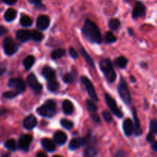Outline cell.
<instances>
[{
  "label": "cell",
  "instance_id": "6da1fadb",
  "mask_svg": "<svg viewBox=\"0 0 157 157\" xmlns=\"http://www.w3.org/2000/svg\"><path fill=\"white\" fill-rule=\"evenodd\" d=\"M83 32L89 41L95 43H101L102 41V35L99 30V28L97 26L94 22L90 20H85L83 26Z\"/></svg>",
  "mask_w": 157,
  "mask_h": 157
},
{
  "label": "cell",
  "instance_id": "7a4b0ae2",
  "mask_svg": "<svg viewBox=\"0 0 157 157\" xmlns=\"http://www.w3.org/2000/svg\"><path fill=\"white\" fill-rule=\"evenodd\" d=\"M100 67L107 81L110 83H113L116 79V72H115L113 65L110 59L106 58V59L101 60V63H100Z\"/></svg>",
  "mask_w": 157,
  "mask_h": 157
},
{
  "label": "cell",
  "instance_id": "3957f363",
  "mask_svg": "<svg viewBox=\"0 0 157 157\" xmlns=\"http://www.w3.org/2000/svg\"><path fill=\"white\" fill-rule=\"evenodd\" d=\"M37 112L41 116L50 118L56 112V104L53 100H48L37 109Z\"/></svg>",
  "mask_w": 157,
  "mask_h": 157
},
{
  "label": "cell",
  "instance_id": "277c9868",
  "mask_svg": "<svg viewBox=\"0 0 157 157\" xmlns=\"http://www.w3.org/2000/svg\"><path fill=\"white\" fill-rule=\"evenodd\" d=\"M118 92H119L121 98L122 99V100L126 104L130 105L131 103L132 99L130 92L129 91L128 87H127V83H126V82L124 81L123 78H121L119 85H118Z\"/></svg>",
  "mask_w": 157,
  "mask_h": 157
},
{
  "label": "cell",
  "instance_id": "5b68a950",
  "mask_svg": "<svg viewBox=\"0 0 157 157\" xmlns=\"http://www.w3.org/2000/svg\"><path fill=\"white\" fill-rule=\"evenodd\" d=\"M86 149L84 152L85 157H94L97 153L96 148H95V139L91 135H88L85 138Z\"/></svg>",
  "mask_w": 157,
  "mask_h": 157
},
{
  "label": "cell",
  "instance_id": "8992f818",
  "mask_svg": "<svg viewBox=\"0 0 157 157\" xmlns=\"http://www.w3.org/2000/svg\"><path fill=\"white\" fill-rule=\"evenodd\" d=\"M146 14H147V9H146L145 5L140 1L136 2L133 12H132L133 18L137 19L139 18H143L146 16Z\"/></svg>",
  "mask_w": 157,
  "mask_h": 157
},
{
  "label": "cell",
  "instance_id": "52a82bcc",
  "mask_svg": "<svg viewBox=\"0 0 157 157\" xmlns=\"http://www.w3.org/2000/svg\"><path fill=\"white\" fill-rule=\"evenodd\" d=\"M81 82H82L83 85H84V86L85 87L86 90H87V93H88L89 96L90 97V99H91L92 100L97 101V100H98V95H97L94 87L91 82H90V80L85 76L81 77Z\"/></svg>",
  "mask_w": 157,
  "mask_h": 157
},
{
  "label": "cell",
  "instance_id": "ba28073f",
  "mask_svg": "<svg viewBox=\"0 0 157 157\" xmlns=\"http://www.w3.org/2000/svg\"><path fill=\"white\" fill-rule=\"evenodd\" d=\"M9 86L14 89L18 94L23 92L25 89V83L21 78H14L9 80Z\"/></svg>",
  "mask_w": 157,
  "mask_h": 157
},
{
  "label": "cell",
  "instance_id": "9c48e42d",
  "mask_svg": "<svg viewBox=\"0 0 157 157\" xmlns=\"http://www.w3.org/2000/svg\"><path fill=\"white\" fill-rule=\"evenodd\" d=\"M4 52L6 55H12L15 54L18 50V46L11 38H6L3 42Z\"/></svg>",
  "mask_w": 157,
  "mask_h": 157
},
{
  "label": "cell",
  "instance_id": "30bf717a",
  "mask_svg": "<svg viewBox=\"0 0 157 157\" xmlns=\"http://www.w3.org/2000/svg\"><path fill=\"white\" fill-rule=\"evenodd\" d=\"M105 100L107 106H108L109 108L111 109L112 112H113L117 116L119 117V118H121V117L123 116V113L120 110L119 108H118L116 101H115L110 95H108V94H106L105 95Z\"/></svg>",
  "mask_w": 157,
  "mask_h": 157
},
{
  "label": "cell",
  "instance_id": "8fae6325",
  "mask_svg": "<svg viewBox=\"0 0 157 157\" xmlns=\"http://www.w3.org/2000/svg\"><path fill=\"white\" fill-rule=\"evenodd\" d=\"M149 130L148 134L147 135V142L150 143H153L155 141V136L157 134V119H153L150 122L149 125Z\"/></svg>",
  "mask_w": 157,
  "mask_h": 157
},
{
  "label": "cell",
  "instance_id": "7c38bea8",
  "mask_svg": "<svg viewBox=\"0 0 157 157\" xmlns=\"http://www.w3.org/2000/svg\"><path fill=\"white\" fill-rule=\"evenodd\" d=\"M27 83L36 93H40L42 89V86L38 83V79L34 74H30L27 77Z\"/></svg>",
  "mask_w": 157,
  "mask_h": 157
},
{
  "label": "cell",
  "instance_id": "4fadbf2b",
  "mask_svg": "<svg viewBox=\"0 0 157 157\" xmlns=\"http://www.w3.org/2000/svg\"><path fill=\"white\" fill-rule=\"evenodd\" d=\"M32 141V136L31 135H23L20 137L18 140V146L21 149L24 151H27L30 146L31 143Z\"/></svg>",
  "mask_w": 157,
  "mask_h": 157
},
{
  "label": "cell",
  "instance_id": "5bb4252c",
  "mask_svg": "<svg viewBox=\"0 0 157 157\" xmlns=\"http://www.w3.org/2000/svg\"><path fill=\"white\" fill-rule=\"evenodd\" d=\"M37 27L41 30H45L50 25V18L48 15H41L37 18Z\"/></svg>",
  "mask_w": 157,
  "mask_h": 157
},
{
  "label": "cell",
  "instance_id": "9a60e30c",
  "mask_svg": "<svg viewBox=\"0 0 157 157\" xmlns=\"http://www.w3.org/2000/svg\"><path fill=\"white\" fill-rule=\"evenodd\" d=\"M133 132L136 135H140L142 134L143 131L142 129H141V124L140 122V119L138 118L137 116V113H136V110L135 108L133 109Z\"/></svg>",
  "mask_w": 157,
  "mask_h": 157
},
{
  "label": "cell",
  "instance_id": "2e32d148",
  "mask_svg": "<svg viewBox=\"0 0 157 157\" xmlns=\"http://www.w3.org/2000/svg\"><path fill=\"white\" fill-rule=\"evenodd\" d=\"M37 125V119L34 115H30L23 120V126L27 129H32Z\"/></svg>",
  "mask_w": 157,
  "mask_h": 157
},
{
  "label": "cell",
  "instance_id": "e0dca14e",
  "mask_svg": "<svg viewBox=\"0 0 157 157\" xmlns=\"http://www.w3.org/2000/svg\"><path fill=\"white\" fill-rule=\"evenodd\" d=\"M123 128H124V133L127 136H130L133 133V123L130 119H127L124 120V124H123Z\"/></svg>",
  "mask_w": 157,
  "mask_h": 157
},
{
  "label": "cell",
  "instance_id": "ac0fdd59",
  "mask_svg": "<svg viewBox=\"0 0 157 157\" xmlns=\"http://www.w3.org/2000/svg\"><path fill=\"white\" fill-rule=\"evenodd\" d=\"M84 143H85V138H81V137L74 138L71 140L70 143H69V149L75 150V149H77L84 146Z\"/></svg>",
  "mask_w": 157,
  "mask_h": 157
},
{
  "label": "cell",
  "instance_id": "d6986e66",
  "mask_svg": "<svg viewBox=\"0 0 157 157\" xmlns=\"http://www.w3.org/2000/svg\"><path fill=\"white\" fill-rule=\"evenodd\" d=\"M32 36V32L29 30H25V29H21V30L17 31L16 37L21 42H27L29 40Z\"/></svg>",
  "mask_w": 157,
  "mask_h": 157
},
{
  "label": "cell",
  "instance_id": "ffe728a7",
  "mask_svg": "<svg viewBox=\"0 0 157 157\" xmlns=\"http://www.w3.org/2000/svg\"><path fill=\"white\" fill-rule=\"evenodd\" d=\"M54 141L58 145H63L67 141V135L64 132L58 131L54 135Z\"/></svg>",
  "mask_w": 157,
  "mask_h": 157
},
{
  "label": "cell",
  "instance_id": "44dd1931",
  "mask_svg": "<svg viewBox=\"0 0 157 157\" xmlns=\"http://www.w3.org/2000/svg\"><path fill=\"white\" fill-rule=\"evenodd\" d=\"M43 76L48 81V80L55 78V71L52 68L49 67V66H44L41 71Z\"/></svg>",
  "mask_w": 157,
  "mask_h": 157
},
{
  "label": "cell",
  "instance_id": "7402d4cb",
  "mask_svg": "<svg viewBox=\"0 0 157 157\" xmlns=\"http://www.w3.org/2000/svg\"><path fill=\"white\" fill-rule=\"evenodd\" d=\"M41 145H42L43 148L48 152H53L55 150V143L49 139H43L41 140Z\"/></svg>",
  "mask_w": 157,
  "mask_h": 157
},
{
  "label": "cell",
  "instance_id": "603a6c76",
  "mask_svg": "<svg viewBox=\"0 0 157 157\" xmlns=\"http://www.w3.org/2000/svg\"><path fill=\"white\" fill-rule=\"evenodd\" d=\"M63 111L66 115H71L74 112V105L70 100H64L63 102Z\"/></svg>",
  "mask_w": 157,
  "mask_h": 157
},
{
  "label": "cell",
  "instance_id": "cb8c5ba5",
  "mask_svg": "<svg viewBox=\"0 0 157 157\" xmlns=\"http://www.w3.org/2000/svg\"><path fill=\"white\" fill-rule=\"evenodd\" d=\"M17 15V12L13 9H9L6 11L4 15L5 19L7 22H12L15 18Z\"/></svg>",
  "mask_w": 157,
  "mask_h": 157
},
{
  "label": "cell",
  "instance_id": "d4e9b609",
  "mask_svg": "<svg viewBox=\"0 0 157 157\" xmlns=\"http://www.w3.org/2000/svg\"><path fill=\"white\" fill-rule=\"evenodd\" d=\"M47 88L51 92H55L59 88V83H58V81L55 78H52V79L48 81Z\"/></svg>",
  "mask_w": 157,
  "mask_h": 157
},
{
  "label": "cell",
  "instance_id": "484cf974",
  "mask_svg": "<svg viewBox=\"0 0 157 157\" xmlns=\"http://www.w3.org/2000/svg\"><path fill=\"white\" fill-rule=\"evenodd\" d=\"M35 57L33 55H29V56L26 57L24 61H23V65L25 67V69H28V70L30 69L34 65V63H35Z\"/></svg>",
  "mask_w": 157,
  "mask_h": 157
},
{
  "label": "cell",
  "instance_id": "4316f807",
  "mask_svg": "<svg viewBox=\"0 0 157 157\" xmlns=\"http://www.w3.org/2000/svg\"><path fill=\"white\" fill-rule=\"evenodd\" d=\"M81 55H82V56L84 57V60L87 62V64H88L90 67L94 68V63L93 60H92V58H90V55H88V53H87V52H86L84 49H81Z\"/></svg>",
  "mask_w": 157,
  "mask_h": 157
},
{
  "label": "cell",
  "instance_id": "83f0119b",
  "mask_svg": "<svg viewBox=\"0 0 157 157\" xmlns=\"http://www.w3.org/2000/svg\"><path fill=\"white\" fill-rule=\"evenodd\" d=\"M20 23L24 27H29V26H31L32 25V20L29 16L24 15L21 17Z\"/></svg>",
  "mask_w": 157,
  "mask_h": 157
},
{
  "label": "cell",
  "instance_id": "f1b7e54d",
  "mask_svg": "<svg viewBox=\"0 0 157 157\" xmlns=\"http://www.w3.org/2000/svg\"><path fill=\"white\" fill-rule=\"evenodd\" d=\"M65 55V51L63 49H58L53 51L52 53V58L53 59H58Z\"/></svg>",
  "mask_w": 157,
  "mask_h": 157
},
{
  "label": "cell",
  "instance_id": "f546056e",
  "mask_svg": "<svg viewBox=\"0 0 157 157\" xmlns=\"http://www.w3.org/2000/svg\"><path fill=\"white\" fill-rule=\"evenodd\" d=\"M127 62H128V61H127V58L124 56L118 57V58L115 60V63H116L117 66L119 68H121V69L125 68L126 66H127Z\"/></svg>",
  "mask_w": 157,
  "mask_h": 157
},
{
  "label": "cell",
  "instance_id": "4dcf8cb0",
  "mask_svg": "<svg viewBox=\"0 0 157 157\" xmlns=\"http://www.w3.org/2000/svg\"><path fill=\"white\" fill-rule=\"evenodd\" d=\"M109 27L110 28L113 30H117V29H119V27L121 26V22L117 18H111V19L109 21Z\"/></svg>",
  "mask_w": 157,
  "mask_h": 157
},
{
  "label": "cell",
  "instance_id": "1f68e13d",
  "mask_svg": "<svg viewBox=\"0 0 157 157\" xmlns=\"http://www.w3.org/2000/svg\"><path fill=\"white\" fill-rule=\"evenodd\" d=\"M44 38V35L39 31H33L32 32V36H31V38L34 40L35 42H40Z\"/></svg>",
  "mask_w": 157,
  "mask_h": 157
},
{
  "label": "cell",
  "instance_id": "d6a6232c",
  "mask_svg": "<svg viewBox=\"0 0 157 157\" xmlns=\"http://www.w3.org/2000/svg\"><path fill=\"white\" fill-rule=\"evenodd\" d=\"M5 146L8 149L12 151H15L16 149V143H15V139H8L7 141L5 143Z\"/></svg>",
  "mask_w": 157,
  "mask_h": 157
},
{
  "label": "cell",
  "instance_id": "836d02e7",
  "mask_svg": "<svg viewBox=\"0 0 157 157\" xmlns=\"http://www.w3.org/2000/svg\"><path fill=\"white\" fill-rule=\"evenodd\" d=\"M105 40L108 43H113L117 41V37L111 32H107L105 35Z\"/></svg>",
  "mask_w": 157,
  "mask_h": 157
},
{
  "label": "cell",
  "instance_id": "e575fe53",
  "mask_svg": "<svg viewBox=\"0 0 157 157\" xmlns=\"http://www.w3.org/2000/svg\"><path fill=\"white\" fill-rule=\"evenodd\" d=\"M87 109H88V110L90 112H94L98 109V106H97V105L92 100H87Z\"/></svg>",
  "mask_w": 157,
  "mask_h": 157
},
{
  "label": "cell",
  "instance_id": "d590c367",
  "mask_svg": "<svg viewBox=\"0 0 157 157\" xmlns=\"http://www.w3.org/2000/svg\"><path fill=\"white\" fill-rule=\"evenodd\" d=\"M61 125L63 126V127L67 129H70L71 128L73 127L74 126L73 123H72L71 121L67 119H63L61 120Z\"/></svg>",
  "mask_w": 157,
  "mask_h": 157
},
{
  "label": "cell",
  "instance_id": "8d00e7d4",
  "mask_svg": "<svg viewBox=\"0 0 157 157\" xmlns=\"http://www.w3.org/2000/svg\"><path fill=\"white\" fill-rule=\"evenodd\" d=\"M18 95V93L16 91H9V92H6L5 93H3V97H5L6 99H13Z\"/></svg>",
  "mask_w": 157,
  "mask_h": 157
},
{
  "label": "cell",
  "instance_id": "74e56055",
  "mask_svg": "<svg viewBox=\"0 0 157 157\" xmlns=\"http://www.w3.org/2000/svg\"><path fill=\"white\" fill-rule=\"evenodd\" d=\"M63 80L64 83H71L74 80V77L71 73H67L63 76Z\"/></svg>",
  "mask_w": 157,
  "mask_h": 157
},
{
  "label": "cell",
  "instance_id": "f35d334b",
  "mask_svg": "<svg viewBox=\"0 0 157 157\" xmlns=\"http://www.w3.org/2000/svg\"><path fill=\"white\" fill-rule=\"evenodd\" d=\"M102 115H103V117L104 118V119H105L107 122H108V123L111 122L112 119H113L111 114H110L109 112H107V111H104Z\"/></svg>",
  "mask_w": 157,
  "mask_h": 157
},
{
  "label": "cell",
  "instance_id": "ab89813d",
  "mask_svg": "<svg viewBox=\"0 0 157 157\" xmlns=\"http://www.w3.org/2000/svg\"><path fill=\"white\" fill-rule=\"evenodd\" d=\"M69 52H70V55L72 58H77L78 57V52H77L76 51H75V49H73V48H70V49H69Z\"/></svg>",
  "mask_w": 157,
  "mask_h": 157
},
{
  "label": "cell",
  "instance_id": "60d3db41",
  "mask_svg": "<svg viewBox=\"0 0 157 157\" xmlns=\"http://www.w3.org/2000/svg\"><path fill=\"white\" fill-rule=\"evenodd\" d=\"M8 30L6 27H4V26H0V36L5 35V34H6Z\"/></svg>",
  "mask_w": 157,
  "mask_h": 157
},
{
  "label": "cell",
  "instance_id": "b9f144b4",
  "mask_svg": "<svg viewBox=\"0 0 157 157\" xmlns=\"http://www.w3.org/2000/svg\"><path fill=\"white\" fill-rule=\"evenodd\" d=\"M3 2L7 5H13L17 2V0H2Z\"/></svg>",
  "mask_w": 157,
  "mask_h": 157
},
{
  "label": "cell",
  "instance_id": "7bdbcfd3",
  "mask_svg": "<svg viewBox=\"0 0 157 157\" xmlns=\"http://www.w3.org/2000/svg\"><path fill=\"white\" fill-rule=\"evenodd\" d=\"M32 4L35 5V6H38V5H41V0H29Z\"/></svg>",
  "mask_w": 157,
  "mask_h": 157
},
{
  "label": "cell",
  "instance_id": "ee69618b",
  "mask_svg": "<svg viewBox=\"0 0 157 157\" xmlns=\"http://www.w3.org/2000/svg\"><path fill=\"white\" fill-rule=\"evenodd\" d=\"M152 149L155 152H157V140L156 141H154L153 143H152Z\"/></svg>",
  "mask_w": 157,
  "mask_h": 157
},
{
  "label": "cell",
  "instance_id": "f6af8a7d",
  "mask_svg": "<svg viewBox=\"0 0 157 157\" xmlns=\"http://www.w3.org/2000/svg\"><path fill=\"white\" fill-rule=\"evenodd\" d=\"M115 156L116 157H124L125 156V154H124V152H123V151H119V152H117V154L115 155Z\"/></svg>",
  "mask_w": 157,
  "mask_h": 157
},
{
  "label": "cell",
  "instance_id": "bcb514c9",
  "mask_svg": "<svg viewBox=\"0 0 157 157\" xmlns=\"http://www.w3.org/2000/svg\"><path fill=\"white\" fill-rule=\"evenodd\" d=\"M36 157H48V155L47 154L44 153V152H38V153H37Z\"/></svg>",
  "mask_w": 157,
  "mask_h": 157
},
{
  "label": "cell",
  "instance_id": "7dc6e473",
  "mask_svg": "<svg viewBox=\"0 0 157 157\" xmlns=\"http://www.w3.org/2000/svg\"><path fill=\"white\" fill-rule=\"evenodd\" d=\"M93 119L94 120V122H96V123H99L100 122V118L99 116H98V115H95V114H94L93 115Z\"/></svg>",
  "mask_w": 157,
  "mask_h": 157
},
{
  "label": "cell",
  "instance_id": "c3c4849f",
  "mask_svg": "<svg viewBox=\"0 0 157 157\" xmlns=\"http://www.w3.org/2000/svg\"><path fill=\"white\" fill-rule=\"evenodd\" d=\"M2 157H10V154H9V153H5V154H3L2 156Z\"/></svg>",
  "mask_w": 157,
  "mask_h": 157
},
{
  "label": "cell",
  "instance_id": "681fc988",
  "mask_svg": "<svg viewBox=\"0 0 157 157\" xmlns=\"http://www.w3.org/2000/svg\"><path fill=\"white\" fill-rule=\"evenodd\" d=\"M53 157H62V156H61V155H54Z\"/></svg>",
  "mask_w": 157,
  "mask_h": 157
}]
</instances>
